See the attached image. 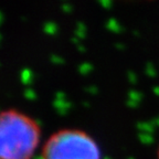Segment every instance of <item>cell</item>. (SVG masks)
<instances>
[{"instance_id": "cell-1", "label": "cell", "mask_w": 159, "mask_h": 159, "mask_svg": "<svg viewBox=\"0 0 159 159\" xmlns=\"http://www.w3.org/2000/svg\"><path fill=\"white\" fill-rule=\"evenodd\" d=\"M37 120L18 109L0 112V159H31L39 146Z\"/></svg>"}, {"instance_id": "cell-2", "label": "cell", "mask_w": 159, "mask_h": 159, "mask_svg": "<svg viewBox=\"0 0 159 159\" xmlns=\"http://www.w3.org/2000/svg\"><path fill=\"white\" fill-rule=\"evenodd\" d=\"M41 159H101V149L83 130L61 129L47 139Z\"/></svg>"}, {"instance_id": "cell-3", "label": "cell", "mask_w": 159, "mask_h": 159, "mask_svg": "<svg viewBox=\"0 0 159 159\" xmlns=\"http://www.w3.org/2000/svg\"><path fill=\"white\" fill-rule=\"evenodd\" d=\"M158 159H159V149H158Z\"/></svg>"}]
</instances>
